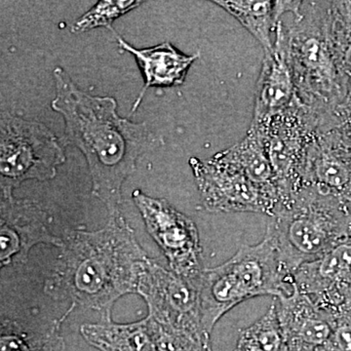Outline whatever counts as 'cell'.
I'll return each mask as SVG.
<instances>
[{
	"mask_svg": "<svg viewBox=\"0 0 351 351\" xmlns=\"http://www.w3.org/2000/svg\"><path fill=\"white\" fill-rule=\"evenodd\" d=\"M335 317L334 332L330 343L331 351H351V307Z\"/></svg>",
	"mask_w": 351,
	"mask_h": 351,
	"instance_id": "23",
	"label": "cell"
},
{
	"mask_svg": "<svg viewBox=\"0 0 351 351\" xmlns=\"http://www.w3.org/2000/svg\"><path fill=\"white\" fill-rule=\"evenodd\" d=\"M138 294L149 306V317L160 329L210 343L201 320L197 285L149 260L138 281Z\"/></svg>",
	"mask_w": 351,
	"mask_h": 351,
	"instance_id": "8",
	"label": "cell"
},
{
	"mask_svg": "<svg viewBox=\"0 0 351 351\" xmlns=\"http://www.w3.org/2000/svg\"><path fill=\"white\" fill-rule=\"evenodd\" d=\"M55 99L51 108L64 120V142L82 152L92 179V193L119 212L122 186L136 170L138 159L154 144L147 123L119 117L112 97L83 91L63 69L53 71Z\"/></svg>",
	"mask_w": 351,
	"mask_h": 351,
	"instance_id": "1",
	"label": "cell"
},
{
	"mask_svg": "<svg viewBox=\"0 0 351 351\" xmlns=\"http://www.w3.org/2000/svg\"><path fill=\"white\" fill-rule=\"evenodd\" d=\"M149 261L134 230L117 212L101 230L76 232L64 242L46 291L110 318L120 297L138 293Z\"/></svg>",
	"mask_w": 351,
	"mask_h": 351,
	"instance_id": "2",
	"label": "cell"
},
{
	"mask_svg": "<svg viewBox=\"0 0 351 351\" xmlns=\"http://www.w3.org/2000/svg\"><path fill=\"white\" fill-rule=\"evenodd\" d=\"M295 287L332 316L351 307V239L294 274Z\"/></svg>",
	"mask_w": 351,
	"mask_h": 351,
	"instance_id": "11",
	"label": "cell"
},
{
	"mask_svg": "<svg viewBox=\"0 0 351 351\" xmlns=\"http://www.w3.org/2000/svg\"><path fill=\"white\" fill-rule=\"evenodd\" d=\"M346 101H351V86L350 88V91H348V98H346Z\"/></svg>",
	"mask_w": 351,
	"mask_h": 351,
	"instance_id": "25",
	"label": "cell"
},
{
	"mask_svg": "<svg viewBox=\"0 0 351 351\" xmlns=\"http://www.w3.org/2000/svg\"><path fill=\"white\" fill-rule=\"evenodd\" d=\"M198 290L202 325L211 335L223 315L247 300L292 295L294 274L286 269L274 240L265 233L260 243L243 245L223 265L204 269Z\"/></svg>",
	"mask_w": 351,
	"mask_h": 351,
	"instance_id": "4",
	"label": "cell"
},
{
	"mask_svg": "<svg viewBox=\"0 0 351 351\" xmlns=\"http://www.w3.org/2000/svg\"><path fill=\"white\" fill-rule=\"evenodd\" d=\"M304 1L293 0H246V1H213L230 14L243 25L263 48L270 51L274 48L272 34L277 31L280 18L290 12L299 16Z\"/></svg>",
	"mask_w": 351,
	"mask_h": 351,
	"instance_id": "17",
	"label": "cell"
},
{
	"mask_svg": "<svg viewBox=\"0 0 351 351\" xmlns=\"http://www.w3.org/2000/svg\"><path fill=\"white\" fill-rule=\"evenodd\" d=\"M216 156L237 166L252 182L274 196L280 206L276 174L267 156L262 130L258 126L251 124L246 136L240 142L218 152Z\"/></svg>",
	"mask_w": 351,
	"mask_h": 351,
	"instance_id": "18",
	"label": "cell"
},
{
	"mask_svg": "<svg viewBox=\"0 0 351 351\" xmlns=\"http://www.w3.org/2000/svg\"><path fill=\"white\" fill-rule=\"evenodd\" d=\"M304 184L323 195L351 201V143L336 127L316 132L306 156Z\"/></svg>",
	"mask_w": 351,
	"mask_h": 351,
	"instance_id": "12",
	"label": "cell"
},
{
	"mask_svg": "<svg viewBox=\"0 0 351 351\" xmlns=\"http://www.w3.org/2000/svg\"><path fill=\"white\" fill-rule=\"evenodd\" d=\"M298 103L294 75L289 61L285 25L279 23L274 46L265 51L255 91L252 123L262 124Z\"/></svg>",
	"mask_w": 351,
	"mask_h": 351,
	"instance_id": "14",
	"label": "cell"
},
{
	"mask_svg": "<svg viewBox=\"0 0 351 351\" xmlns=\"http://www.w3.org/2000/svg\"><path fill=\"white\" fill-rule=\"evenodd\" d=\"M285 29L298 101L325 128L350 90L330 34V1L302 2L300 15Z\"/></svg>",
	"mask_w": 351,
	"mask_h": 351,
	"instance_id": "3",
	"label": "cell"
},
{
	"mask_svg": "<svg viewBox=\"0 0 351 351\" xmlns=\"http://www.w3.org/2000/svg\"><path fill=\"white\" fill-rule=\"evenodd\" d=\"M82 334L101 351H159L156 325L149 316L131 324H85Z\"/></svg>",
	"mask_w": 351,
	"mask_h": 351,
	"instance_id": "19",
	"label": "cell"
},
{
	"mask_svg": "<svg viewBox=\"0 0 351 351\" xmlns=\"http://www.w3.org/2000/svg\"><path fill=\"white\" fill-rule=\"evenodd\" d=\"M251 124L262 130L267 156L276 174L280 209L306 188V152L319 130V120L298 101L265 123Z\"/></svg>",
	"mask_w": 351,
	"mask_h": 351,
	"instance_id": "7",
	"label": "cell"
},
{
	"mask_svg": "<svg viewBox=\"0 0 351 351\" xmlns=\"http://www.w3.org/2000/svg\"><path fill=\"white\" fill-rule=\"evenodd\" d=\"M201 201L212 213L276 215L279 201L251 181L237 166L215 156L189 158Z\"/></svg>",
	"mask_w": 351,
	"mask_h": 351,
	"instance_id": "10",
	"label": "cell"
},
{
	"mask_svg": "<svg viewBox=\"0 0 351 351\" xmlns=\"http://www.w3.org/2000/svg\"><path fill=\"white\" fill-rule=\"evenodd\" d=\"M277 313L289 351H331L335 317L295 287L288 297L277 299Z\"/></svg>",
	"mask_w": 351,
	"mask_h": 351,
	"instance_id": "15",
	"label": "cell"
},
{
	"mask_svg": "<svg viewBox=\"0 0 351 351\" xmlns=\"http://www.w3.org/2000/svg\"><path fill=\"white\" fill-rule=\"evenodd\" d=\"M66 161L56 136L40 122L1 114L0 175L1 195H13V189L29 180L49 181L57 168Z\"/></svg>",
	"mask_w": 351,
	"mask_h": 351,
	"instance_id": "6",
	"label": "cell"
},
{
	"mask_svg": "<svg viewBox=\"0 0 351 351\" xmlns=\"http://www.w3.org/2000/svg\"><path fill=\"white\" fill-rule=\"evenodd\" d=\"M134 202L144 219L147 232L167 258L170 269L177 276L199 287L202 249L195 221L178 211L167 200L133 193Z\"/></svg>",
	"mask_w": 351,
	"mask_h": 351,
	"instance_id": "9",
	"label": "cell"
},
{
	"mask_svg": "<svg viewBox=\"0 0 351 351\" xmlns=\"http://www.w3.org/2000/svg\"><path fill=\"white\" fill-rule=\"evenodd\" d=\"M144 2L136 0H101L73 23L71 32H85L97 27H106L113 32L112 24L115 20L138 8Z\"/></svg>",
	"mask_w": 351,
	"mask_h": 351,
	"instance_id": "22",
	"label": "cell"
},
{
	"mask_svg": "<svg viewBox=\"0 0 351 351\" xmlns=\"http://www.w3.org/2000/svg\"><path fill=\"white\" fill-rule=\"evenodd\" d=\"M63 247L64 241L51 232L47 215L36 203L1 195L0 262L1 267L13 260L24 263L34 245Z\"/></svg>",
	"mask_w": 351,
	"mask_h": 351,
	"instance_id": "13",
	"label": "cell"
},
{
	"mask_svg": "<svg viewBox=\"0 0 351 351\" xmlns=\"http://www.w3.org/2000/svg\"><path fill=\"white\" fill-rule=\"evenodd\" d=\"M120 49L135 57L142 71L145 83L134 103L132 112L142 103L145 93L151 87H176L186 80L191 66L199 58V53L186 55L178 50L170 43H163L154 47L137 49L124 39L117 38Z\"/></svg>",
	"mask_w": 351,
	"mask_h": 351,
	"instance_id": "16",
	"label": "cell"
},
{
	"mask_svg": "<svg viewBox=\"0 0 351 351\" xmlns=\"http://www.w3.org/2000/svg\"><path fill=\"white\" fill-rule=\"evenodd\" d=\"M233 351H289L276 302L255 323L240 332Z\"/></svg>",
	"mask_w": 351,
	"mask_h": 351,
	"instance_id": "21",
	"label": "cell"
},
{
	"mask_svg": "<svg viewBox=\"0 0 351 351\" xmlns=\"http://www.w3.org/2000/svg\"><path fill=\"white\" fill-rule=\"evenodd\" d=\"M332 127H336L351 143V101H345L334 113Z\"/></svg>",
	"mask_w": 351,
	"mask_h": 351,
	"instance_id": "24",
	"label": "cell"
},
{
	"mask_svg": "<svg viewBox=\"0 0 351 351\" xmlns=\"http://www.w3.org/2000/svg\"><path fill=\"white\" fill-rule=\"evenodd\" d=\"M265 233L294 274L304 263L351 239V212L348 203L306 186L271 217Z\"/></svg>",
	"mask_w": 351,
	"mask_h": 351,
	"instance_id": "5",
	"label": "cell"
},
{
	"mask_svg": "<svg viewBox=\"0 0 351 351\" xmlns=\"http://www.w3.org/2000/svg\"><path fill=\"white\" fill-rule=\"evenodd\" d=\"M63 339L56 329H34L16 321H1L0 351H63Z\"/></svg>",
	"mask_w": 351,
	"mask_h": 351,
	"instance_id": "20",
	"label": "cell"
}]
</instances>
